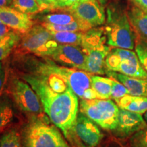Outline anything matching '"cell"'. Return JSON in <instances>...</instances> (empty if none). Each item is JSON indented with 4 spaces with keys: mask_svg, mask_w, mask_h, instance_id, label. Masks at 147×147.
Listing matches in <instances>:
<instances>
[{
    "mask_svg": "<svg viewBox=\"0 0 147 147\" xmlns=\"http://www.w3.org/2000/svg\"><path fill=\"white\" fill-rule=\"evenodd\" d=\"M59 11L57 12L47 14L41 17L42 23H47L54 25H67L76 21L68 10Z\"/></svg>",
    "mask_w": 147,
    "mask_h": 147,
    "instance_id": "cell-23",
    "label": "cell"
},
{
    "mask_svg": "<svg viewBox=\"0 0 147 147\" xmlns=\"http://www.w3.org/2000/svg\"><path fill=\"white\" fill-rule=\"evenodd\" d=\"M80 0H55L50 11L57 10H66L72 6Z\"/></svg>",
    "mask_w": 147,
    "mask_h": 147,
    "instance_id": "cell-29",
    "label": "cell"
},
{
    "mask_svg": "<svg viewBox=\"0 0 147 147\" xmlns=\"http://www.w3.org/2000/svg\"><path fill=\"white\" fill-rule=\"evenodd\" d=\"M85 147H91V146H86Z\"/></svg>",
    "mask_w": 147,
    "mask_h": 147,
    "instance_id": "cell-38",
    "label": "cell"
},
{
    "mask_svg": "<svg viewBox=\"0 0 147 147\" xmlns=\"http://www.w3.org/2000/svg\"><path fill=\"white\" fill-rule=\"evenodd\" d=\"M119 108L138 114H144L147 111V97L126 95L115 100Z\"/></svg>",
    "mask_w": 147,
    "mask_h": 147,
    "instance_id": "cell-17",
    "label": "cell"
},
{
    "mask_svg": "<svg viewBox=\"0 0 147 147\" xmlns=\"http://www.w3.org/2000/svg\"><path fill=\"white\" fill-rule=\"evenodd\" d=\"M21 56L23 58L16 56V67L23 70V72L39 69L56 74L66 80L75 94L81 100L98 99L92 88V74L82 69L59 65L49 57H42L41 60L34 57Z\"/></svg>",
    "mask_w": 147,
    "mask_h": 147,
    "instance_id": "cell-2",
    "label": "cell"
},
{
    "mask_svg": "<svg viewBox=\"0 0 147 147\" xmlns=\"http://www.w3.org/2000/svg\"><path fill=\"white\" fill-rule=\"evenodd\" d=\"M0 147H21L20 134L15 129H11L0 138Z\"/></svg>",
    "mask_w": 147,
    "mask_h": 147,
    "instance_id": "cell-25",
    "label": "cell"
},
{
    "mask_svg": "<svg viewBox=\"0 0 147 147\" xmlns=\"http://www.w3.org/2000/svg\"><path fill=\"white\" fill-rule=\"evenodd\" d=\"M8 93L16 105L31 119L45 117L39 97L32 87L23 79L12 77L8 84Z\"/></svg>",
    "mask_w": 147,
    "mask_h": 147,
    "instance_id": "cell-8",
    "label": "cell"
},
{
    "mask_svg": "<svg viewBox=\"0 0 147 147\" xmlns=\"http://www.w3.org/2000/svg\"><path fill=\"white\" fill-rule=\"evenodd\" d=\"M49 58L63 66L86 71V57L79 46L59 44Z\"/></svg>",
    "mask_w": 147,
    "mask_h": 147,
    "instance_id": "cell-11",
    "label": "cell"
},
{
    "mask_svg": "<svg viewBox=\"0 0 147 147\" xmlns=\"http://www.w3.org/2000/svg\"><path fill=\"white\" fill-rule=\"evenodd\" d=\"M57 147H71V146H69V145L67 144V142H66L65 140L62 138V140H61V142L59 144Z\"/></svg>",
    "mask_w": 147,
    "mask_h": 147,
    "instance_id": "cell-35",
    "label": "cell"
},
{
    "mask_svg": "<svg viewBox=\"0 0 147 147\" xmlns=\"http://www.w3.org/2000/svg\"><path fill=\"white\" fill-rule=\"evenodd\" d=\"M74 131L84 144L91 147L98 146L104 137L96 123L80 112L77 115Z\"/></svg>",
    "mask_w": 147,
    "mask_h": 147,
    "instance_id": "cell-12",
    "label": "cell"
},
{
    "mask_svg": "<svg viewBox=\"0 0 147 147\" xmlns=\"http://www.w3.org/2000/svg\"><path fill=\"white\" fill-rule=\"evenodd\" d=\"M113 81L112 78H106L95 74L92 75V88L96 93L97 98L103 100L110 99Z\"/></svg>",
    "mask_w": 147,
    "mask_h": 147,
    "instance_id": "cell-18",
    "label": "cell"
},
{
    "mask_svg": "<svg viewBox=\"0 0 147 147\" xmlns=\"http://www.w3.org/2000/svg\"><path fill=\"white\" fill-rule=\"evenodd\" d=\"M80 112L104 129L113 131L117 127L119 108L109 99L81 100Z\"/></svg>",
    "mask_w": 147,
    "mask_h": 147,
    "instance_id": "cell-7",
    "label": "cell"
},
{
    "mask_svg": "<svg viewBox=\"0 0 147 147\" xmlns=\"http://www.w3.org/2000/svg\"><path fill=\"white\" fill-rule=\"evenodd\" d=\"M10 6L29 15L42 12L38 0H12Z\"/></svg>",
    "mask_w": 147,
    "mask_h": 147,
    "instance_id": "cell-24",
    "label": "cell"
},
{
    "mask_svg": "<svg viewBox=\"0 0 147 147\" xmlns=\"http://www.w3.org/2000/svg\"><path fill=\"white\" fill-rule=\"evenodd\" d=\"M80 47L86 57V71L95 75L106 72L105 60L111 50L104 28L93 27L84 33Z\"/></svg>",
    "mask_w": 147,
    "mask_h": 147,
    "instance_id": "cell-3",
    "label": "cell"
},
{
    "mask_svg": "<svg viewBox=\"0 0 147 147\" xmlns=\"http://www.w3.org/2000/svg\"><path fill=\"white\" fill-rule=\"evenodd\" d=\"M104 31L110 47L129 50L135 48V36L127 13L108 9Z\"/></svg>",
    "mask_w": 147,
    "mask_h": 147,
    "instance_id": "cell-4",
    "label": "cell"
},
{
    "mask_svg": "<svg viewBox=\"0 0 147 147\" xmlns=\"http://www.w3.org/2000/svg\"><path fill=\"white\" fill-rule=\"evenodd\" d=\"M54 40L59 44L81 46L84 32H51Z\"/></svg>",
    "mask_w": 147,
    "mask_h": 147,
    "instance_id": "cell-22",
    "label": "cell"
},
{
    "mask_svg": "<svg viewBox=\"0 0 147 147\" xmlns=\"http://www.w3.org/2000/svg\"><path fill=\"white\" fill-rule=\"evenodd\" d=\"M113 86L111 90V97L110 98L113 99L114 100H117L118 99L123 97L126 95H129L128 90L125 87L123 84L118 81L115 78H113Z\"/></svg>",
    "mask_w": 147,
    "mask_h": 147,
    "instance_id": "cell-27",
    "label": "cell"
},
{
    "mask_svg": "<svg viewBox=\"0 0 147 147\" xmlns=\"http://www.w3.org/2000/svg\"><path fill=\"white\" fill-rule=\"evenodd\" d=\"M63 137L57 127L47 119H31L23 133V147H57Z\"/></svg>",
    "mask_w": 147,
    "mask_h": 147,
    "instance_id": "cell-6",
    "label": "cell"
},
{
    "mask_svg": "<svg viewBox=\"0 0 147 147\" xmlns=\"http://www.w3.org/2000/svg\"><path fill=\"white\" fill-rule=\"evenodd\" d=\"M106 74L110 78H115L123 84L129 95L147 97V78H134L109 70H106Z\"/></svg>",
    "mask_w": 147,
    "mask_h": 147,
    "instance_id": "cell-15",
    "label": "cell"
},
{
    "mask_svg": "<svg viewBox=\"0 0 147 147\" xmlns=\"http://www.w3.org/2000/svg\"><path fill=\"white\" fill-rule=\"evenodd\" d=\"M12 0H0V7L10 6Z\"/></svg>",
    "mask_w": 147,
    "mask_h": 147,
    "instance_id": "cell-34",
    "label": "cell"
},
{
    "mask_svg": "<svg viewBox=\"0 0 147 147\" xmlns=\"http://www.w3.org/2000/svg\"><path fill=\"white\" fill-rule=\"evenodd\" d=\"M41 25L50 32H86L91 29V27L79 21H75L67 25H54L47 23H41Z\"/></svg>",
    "mask_w": 147,
    "mask_h": 147,
    "instance_id": "cell-21",
    "label": "cell"
},
{
    "mask_svg": "<svg viewBox=\"0 0 147 147\" xmlns=\"http://www.w3.org/2000/svg\"><path fill=\"white\" fill-rule=\"evenodd\" d=\"M99 1H100V2L102 3V4L104 5V4H105L106 3V1H107V0H98Z\"/></svg>",
    "mask_w": 147,
    "mask_h": 147,
    "instance_id": "cell-36",
    "label": "cell"
},
{
    "mask_svg": "<svg viewBox=\"0 0 147 147\" xmlns=\"http://www.w3.org/2000/svg\"><path fill=\"white\" fill-rule=\"evenodd\" d=\"M105 65L106 70L134 78H147V71L141 64L136 53L132 50L114 47L106 57Z\"/></svg>",
    "mask_w": 147,
    "mask_h": 147,
    "instance_id": "cell-9",
    "label": "cell"
},
{
    "mask_svg": "<svg viewBox=\"0 0 147 147\" xmlns=\"http://www.w3.org/2000/svg\"><path fill=\"white\" fill-rule=\"evenodd\" d=\"M12 32H14V31L12 29H10V27L0 21V39L6 36L7 35L10 34Z\"/></svg>",
    "mask_w": 147,
    "mask_h": 147,
    "instance_id": "cell-32",
    "label": "cell"
},
{
    "mask_svg": "<svg viewBox=\"0 0 147 147\" xmlns=\"http://www.w3.org/2000/svg\"><path fill=\"white\" fill-rule=\"evenodd\" d=\"M131 147H147V125L129 137Z\"/></svg>",
    "mask_w": 147,
    "mask_h": 147,
    "instance_id": "cell-26",
    "label": "cell"
},
{
    "mask_svg": "<svg viewBox=\"0 0 147 147\" xmlns=\"http://www.w3.org/2000/svg\"><path fill=\"white\" fill-rule=\"evenodd\" d=\"M22 34L12 32L0 39V61L4 60L14 51L21 39Z\"/></svg>",
    "mask_w": 147,
    "mask_h": 147,
    "instance_id": "cell-20",
    "label": "cell"
},
{
    "mask_svg": "<svg viewBox=\"0 0 147 147\" xmlns=\"http://www.w3.org/2000/svg\"><path fill=\"white\" fill-rule=\"evenodd\" d=\"M136 53L143 67L147 71V43L139 40L136 44Z\"/></svg>",
    "mask_w": 147,
    "mask_h": 147,
    "instance_id": "cell-28",
    "label": "cell"
},
{
    "mask_svg": "<svg viewBox=\"0 0 147 147\" xmlns=\"http://www.w3.org/2000/svg\"><path fill=\"white\" fill-rule=\"evenodd\" d=\"M14 109L12 103L6 95L0 97V132H2L12 122Z\"/></svg>",
    "mask_w": 147,
    "mask_h": 147,
    "instance_id": "cell-19",
    "label": "cell"
},
{
    "mask_svg": "<svg viewBox=\"0 0 147 147\" xmlns=\"http://www.w3.org/2000/svg\"><path fill=\"white\" fill-rule=\"evenodd\" d=\"M58 45L50 31L41 24L35 25L30 30L22 35L14 53L17 55L33 54L42 57H49Z\"/></svg>",
    "mask_w": 147,
    "mask_h": 147,
    "instance_id": "cell-5",
    "label": "cell"
},
{
    "mask_svg": "<svg viewBox=\"0 0 147 147\" xmlns=\"http://www.w3.org/2000/svg\"><path fill=\"white\" fill-rule=\"evenodd\" d=\"M131 1L138 8L147 12V0H131Z\"/></svg>",
    "mask_w": 147,
    "mask_h": 147,
    "instance_id": "cell-33",
    "label": "cell"
},
{
    "mask_svg": "<svg viewBox=\"0 0 147 147\" xmlns=\"http://www.w3.org/2000/svg\"><path fill=\"white\" fill-rule=\"evenodd\" d=\"M21 77L36 92L51 122L69 140L74 134V126L78 114V96L71 87L63 93L55 92L38 75L22 72Z\"/></svg>",
    "mask_w": 147,
    "mask_h": 147,
    "instance_id": "cell-1",
    "label": "cell"
},
{
    "mask_svg": "<svg viewBox=\"0 0 147 147\" xmlns=\"http://www.w3.org/2000/svg\"><path fill=\"white\" fill-rule=\"evenodd\" d=\"M8 79V71L3 62L0 61V93H1Z\"/></svg>",
    "mask_w": 147,
    "mask_h": 147,
    "instance_id": "cell-30",
    "label": "cell"
},
{
    "mask_svg": "<svg viewBox=\"0 0 147 147\" xmlns=\"http://www.w3.org/2000/svg\"><path fill=\"white\" fill-rule=\"evenodd\" d=\"M144 117V120H145V121H146V123H147V111L144 114V117Z\"/></svg>",
    "mask_w": 147,
    "mask_h": 147,
    "instance_id": "cell-37",
    "label": "cell"
},
{
    "mask_svg": "<svg viewBox=\"0 0 147 147\" xmlns=\"http://www.w3.org/2000/svg\"><path fill=\"white\" fill-rule=\"evenodd\" d=\"M55 1V0H38L42 11H50Z\"/></svg>",
    "mask_w": 147,
    "mask_h": 147,
    "instance_id": "cell-31",
    "label": "cell"
},
{
    "mask_svg": "<svg viewBox=\"0 0 147 147\" xmlns=\"http://www.w3.org/2000/svg\"><path fill=\"white\" fill-rule=\"evenodd\" d=\"M127 16L132 28L140 40L147 43V12L134 6L128 11Z\"/></svg>",
    "mask_w": 147,
    "mask_h": 147,
    "instance_id": "cell-16",
    "label": "cell"
},
{
    "mask_svg": "<svg viewBox=\"0 0 147 147\" xmlns=\"http://www.w3.org/2000/svg\"><path fill=\"white\" fill-rule=\"evenodd\" d=\"M146 125L142 115L119 108L117 125L113 132L117 136L126 138Z\"/></svg>",
    "mask_w": 147,
    "mask_h": 147,
    "instance_id": "cell-13",
    "label": "cell"
},
{
    "mask_svg": "<svg viewBox=\"0 0 147 147\" xmlns=\"http://www.w3.org/2000/svg\"><path fill=\"white\" fill-rule=\"evenodd\" d=\"M0 21L14 32L22 35L36 25L30 15L19 12L10 6L0 7Z\"/></svg>",
    "mask_w": 147,
    "mask_h": 147,
    "instance_id": "cell-14",
    "label": "cell"
},
{
    "mask_svg": "<svg viewBox=\"0 0 147 147\" xmlns=\"http://www.w3.org/2000/svg\"><path fill=\"white\" fill-rule=\"evenodd\" d=\"M68 10L79 21L91 28L97 27L106 22V13L103 5L98 0H80Z\"/></svg>",
    "mask_w": 147,
    "mask_h": 147,
    "instance_id": "cell-10",
    "label": "cell"
}]
</instances>
